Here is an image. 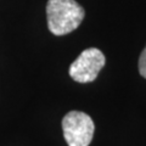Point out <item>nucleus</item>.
Instances as JSON below:
<instances>
[{
    "label": "nucleus",
    "instance_id": "4",
    "mask_svg": "<svg viewBox=\"0 0 146 146\" xmlns=\"http://www.w3.org/2000/svg\"><path fill=\"white\" fill-rule=\"evenodd\" d=\"M139 72L144 78H146V46L139 57Z\"/></svg>",
    "mask_w": 146,
    "mask_h": 146
},
{
    "label": "nucleus",
    "instance_id": "2",
    "mask_svg": "<svg viewBox=\"0 0 146 146\" xmlns=\"http://www.w3.org/2000/svg\"><path fill=\"white\" fill-rule=\"evenodd\" d=\"M62 130L68 146H89L95 125L91 117L85 112L71 111L62 119Z\"/></svg>",
    "mask_w": 146,
    "mask_h": 146
},
{
    "label": "nucleus",
    "instance_id": "1",
    "mask_svg": "<svg viewBox=\"0 0 146 146\" xmlns=\"http://www.w3.org/2000/svg\"><path fill=\"white\" fill-rule=\"evenodd\" d=\"M84 9L74 0H49L46 4L48 27L55 35H65L79 27Z\"/></svg>",
    "mask_w": 146,
    "mask_h": 146
},
{
    "label": "nucleus",
    "instance_id": "3",
    "mask_svg": "<svg viewBox=\"0 0 146 146\" xmlns=\"http://www.w3.org/2000/svg\"><path fill=\"white\" fill-rule=\"evenodd\" d=\"M106 63V57L96 48H89L84 51L70 66V76L78 83H90L96 79L99 72Z\"/></svg>",
    "mask_w": 146,
    "mask_h": 146
}]
</instances>
